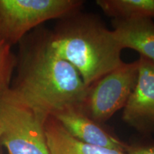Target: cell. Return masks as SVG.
Instances as JSON below:
<instances>
[{"label": "cell", "instance_id": "obj_6", "mask_svg": "<svg viewBox=\"0 0 154 154\" xmlns=\"http://www.w3.org/2000/svg\"><path fill=\"white\" fill-rule=\"evenodd\" d=\"M136 85L124 108L122 119L143 136L154 133V61L140 56Z\"/></svg>", "mask_w": 154, "mask_h": 154}, {"label": "cell", "instance_id": "obj_3", "mask_svg": "<svg viewBox=\"0 0 154 154\" xmlns=\"http://www.w3.org/2000/svg\"><path fill=\"white\" fill-rule=\"evenodd\" d=\"M47 119L6 90L0 94V144L9 154H49Z\"/></svg>", "mask_w": 154, "mask_h": 154}, {"label": "cell", "instance_id": "obj_5", "mask_svg": "<svg viewBox=\"0 0 154 154\" xmlns=\"http://www.w3.org/2000/svg\"><path fill=\"white\" fill-rule=\"evenodd\" d=\"M139 61L124 63L88 86L80 109L99 124H104L124 109L136 85Z\"/></svg>", "mask_w": 154, "mask_h": 154}, {"label": "cell", "instance_id": "obj_7", "mask_svg": "<svg viewBox=\"0 0 154 154\" xmlns=\"http://www.w3.org/2000/svg\"><path fill=\"white\" fill-rule=\"evenodd\" d=\"M54 117L69 134L80 141L124 152L125 142L104 124H99L88 116L79 107L67 108Z\"/></svg>", "mask_w": 154, "mask_h": 154}, {"label": "cell", "instance_id": "obj_4", "mask_svg": "<svg viewBox=\"0 0 154 154\" xmlns=\"http://www.w3.org/2000/svg\"><path fill=\"white\" fill-rule=\"evenodd\" d=\"M82 0H0V38L11 47L42 23L82 10Z\"/></svg>", "mask_w": 154, "mask_h": 154}, {"label": "cell", "instance_id": "obj_13", "mask_svg": "<svg viewBox=\"0 0 154 154\" xmlns=\"http://www.w3.org/2000/svg\"><path fill=\"white\" fill-rule=\"evenodd\" d=\"M0 154H3V153H2V152H1V151H0Z\"/></svg>", "mask_w": 154, "mask_h": 154}, {"label": "cell", "instance_id": "obj_8", "mask_svg": "<svg viewBox=\"0 0 154 154\" xmlns=\"http://www.w3.org/2000/svg\"><path fill=\"white\" fill-rule=\"evenodd\" d=\"M113 32L123 49H131L154 61V22L151 18L113 19Z\"/></svg>", "mask_w": 154, "mask_h": 154}, {"label": "cell", "instance_id": "obj_11", "mask_svg": "<svg viewBox=\"0 0 154 154\" xmlns=\"http://www.w3.org/2000/svg\"><path fill=\"white\" fill-rule=\"evenodd\" d=\"M15 66L16 59L11 47L0 38V94L10 88Z\"/></svg>", "mask_w": 154, "mask_h": 154}, {"label": "cell", "instance_id": "obj_12", "mask_svg": "<svg viewBox=\"0 0 154 154\" xmlns=\"http://www.w3.org/2000/svg\"><path fill=\"white\" fill-rule=\"evenodd\" d=\"M124 152L126 154H154V139L151 136H144L139 141L125 142Z\"/></svg>", "mask_w": 154, "mask_h": 154}, {"label": "cell", "instance_id": "obj_2", "mask_svg": "<svg viewBox=\"0 0 154 154\" xmlns=\"http://www.w3.org/2000/svg\"><path fill=\"white\" fill-rule=\"evenodd\" d=\"M50 43L59 57L78 71L87 88L124 63L113 31L95 14L80 10L60 19L50 32Z\"/></svg>", "mask_w": 154, "mask_h": 154}, {"label": "cell", "instance_id": "obj_10", "mask_svg": "<svg viewBox=\"0 0 154 154\" xmlns=\"http://www.w3.org/2000/svg\"><path fill=\"white\" fill-rule=\"evenodd\" d=\"M96 2L113 19L154 18V0H97Z\"/></svg>", "mask_w": 154, "mask_h": 154}, {"label": "cell", "instance_id": "obj_9", "mask_svg": "<svg viewBox=\"0 0 154 154\" xmlns=\"http://www.w3.org/2000/svg\"><path fill=\"white\" fill-rule=\"evenodd\" d=\"M44 131L49 154H126L124 151L90 145L77 140L51 116L45 121Z\"/></svg>", "mask_w": 154, "mask_h": 154}, {"label": "cell", "instance_id": "obj_1", "mask_svg": "<svg viewBox=\"0 0 154 154\" xmlns=\"http://www.w3.org/2000/svg\"><path fill=\"white\" fill-rule=\"evenodd\" d=\"M10 90L46 118L80 107L86 87L79 73L52 49L50 32H34L22 52L18 76Z\"/></svg>", "mask_w": 154, "mask_h": 154}]
</instances>
